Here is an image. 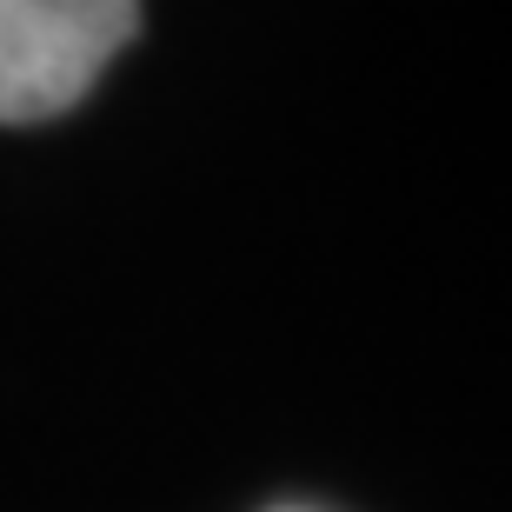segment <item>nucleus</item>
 I'll return each mask as SVG.
<instances>
[{
  "label": "nucleus",
  "mask_w": 512,
  "mask_h": 512,
  "mask_svg": "<svg viewBox=\"0 0 512 512\" xmlns=\"http://www.w3.org/2000/svg\"><path fill=\"white\" fill-rule=\"evenodd\" d=\"M133 34L140 0H0V127L80 107Z\"/></svg>",
  "instance_id": "1"
}]
</instances>
